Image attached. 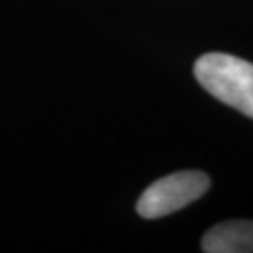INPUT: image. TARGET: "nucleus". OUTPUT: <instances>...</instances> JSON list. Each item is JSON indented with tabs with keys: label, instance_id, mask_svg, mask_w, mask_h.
Segmentation results:
<instances>
[{
	"label": "nucleus",
	"instance_id": "nucleus-1",
	"mask_svg": "<svg viewBox=\"0 0 253 253\" xmlns=\"http://www.w3.org/2000/svg\"><path fill=\"white\" fill-rule=\"evenodd\" d=\"M201 86L253 118V64L225 53L203 54L193 66Z\"/></svg>",
	"mask_w": 253,
	"mask_h": 253
},
{
	"label": "nucleus",
	"instance_id": "nucleus-2",
	"mask_svg": "<svg viewBox=\"0 0 253 253\" xmlns=\"http://www.w3.org/2000/svg\"><path fill=\"white\" fill-rule=\"evenodd\" d=\"M210 178L201 171H178L150 184L137 201L141 217L156 219L178 212L207 193Z\"/></svg>",
	"mask_w": 253,
	"mask_h": 253
},
{
	"label": "nucleus",
	"instance_id": "nucleus-3",
	"mask_svg": "<svg viewBox=\"0 0 253 253\" xmlns=\"http://www.w3.org/2000/svg\"><path fill=\"white\" fill-rule=\"evenodd\" d=\"M203 252L207 253H252L253 221L233 219L212 227L203 236Z\"/></svg>",
	"mask_w": 253,
	"mask_h": 253
}]
</instances>
